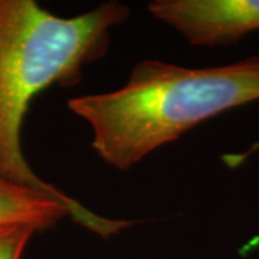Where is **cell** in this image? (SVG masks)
<instances>
[{
	"label": "cell",
	"instance_id": "obj_2",
	"mask_svg": "<svg viewBox=\"0 0 259 259\" xmlns=\"http://www.w3.org/2000/svg\"><path fill=\"white\" fill-rule=\"evenodd\" d=\"M259 101V55L209 68L141 61L121 88L75 97L69 110L93 131L108 166L130 170L213 117Z\"/></svg>",
	"mask_w": 259,
	"mask_h": 259
},
{
	"label": "cell",
	"instance_id": "obj_5",
	"mask_svg": "<svg viewBox=\"0 0 259 259\" xmlns=\"http://www.w3.org/2000/svg\"><path fill=\"white\" fill-rule=\"evenodd\" d=\"M35 233H39L35 228L23 225L0 228V259L22 258Z\"/></svg>",
	"mask_w": 259,
	"mask_h": 259
},
{
	"label": "cell",
	"instance_id": "obj_4",
	"mask_svg": "<svg viewBox=\"0 0 259 259\" xmlns=\"http://www.w3.org/2000/svg\"><path fill=\"white\" fill-rule=\"evenodd\" d=\"M65 218L74 219L66 204L0 177V228L23 225L44 232Z\"/></svg>",
	"mask_w": 259,
	"mask_h": 259
},
{
	"label": "cell",
	"instance_id": "obj_3",
	"mask_svg": "<svg viewBox=\"0 0 259 259\" xmlns=\"http://www.w3.org/2000/svg\"><path fill=\"white\" fill-rule=\"evenodd\" d=\"M148 12L194 47H228L259 30V0H153Z\"/></svg>",
	"mask_w": 259,
	"mask_h": 259
},
{
	"label": "cell",
	"instance_id": "obj_1",
	"mask_svg": "<svg viewBox=\"0 0 259 259\" xmlns=\"http://www.w3.org/2000/svg\"><path fill=\"white\" fill-rule=\"evenodd\" d=\"M130 13L127 5L105 2L62 18L35 0H0V177L66 204L74 222L105 239L133 222L94 213L37 176L22 150V125L36 95L52 85L74 87L87 65L107 55L112 29Z\"/></svg>",
	"mask_w": 259,
	"mask_h": 259
}]
</instances>
